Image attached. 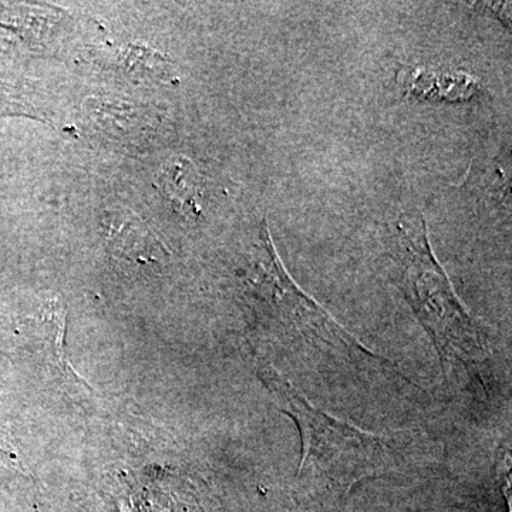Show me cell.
<instances>
[{
	"instance_id": "6da1fadb",
	"label": "cell",
	"mask_w": 512,
	"mask_h": 512,
	"mask_svg": "<svg viewBox=\"0 0 512 512\" xmlns=\"http://www.w3.org/2000/svg\"><path fill=\"white\" fill-rule=\"evenodd\" d=\"M262 379L301 431L303 478L345 488L396 466V450L389 441L315 409L271 367L262 370Z\"/></svg>"
},
{
	"instance_id": "7a4b0ae2",
	"label": "cell",
	"mask_w": 512,
	"mask_h": 512,
	"mask_svg": "<svg viewBox=\"0 0 512 512\" xmlns=\"http://www.w3.org/2000/svg\"><path fill=\"white\" fill-rule=\"evenodd\" d=\"M392 255L400 286L440 352L463 362L483 359L487 350L483 332L458 301L434 258L423 218L403 217L397 222Z\"/></svg>"
},
{
	"instance_id": "3957f363",
	"label": "cell",
	"mask_w": 512,
	"mask_h": 512,
	"mask_svg": "<svg viewBox=\"0 0 512 512\" xmlns=\"http://www.w3.org/2000/svg\"><path fill=\"white\" fill-rule=\"evenodd\" d=\"M404 89L427 99H468L477 92L473 77L460 73L421 72L419 69H404L400 73Z\"/></svg>"
},
{
	"instance_id": "277c9868",
	"label": "cell",
	"mask_w": 512,
	"mask_h": 512,
	"mask_svg": "<svg viewBox=\"0 0 512 512\" xmlns=\"http://www.w3.org/2000/svg\"><path fill=\"white\" fill-rule=\"evenodd\" d=\"M165 184L171 192V197L190 212L198 211L200 202V187H198L197 173L187 160L173 161L165 170Z\"/></svg>"
},
{
	"instance_id": "5b68a950",
	"label": "cell",
	"mask_w": 512,
	"mask_h": 512,
	"mask_svg": "<svg viewBox=\"0 0 512 512\" xmlns=\"http://www.w3.org/2000/svg\"><path fill=\"white\" fill-rule=\"evenodd\" d=\"M487 8L493 9L495 13H497L498 18L503 19L505 25L508 28H511V3L505 2H485L484 3Z\"/></svg>"
}]
</instances>
